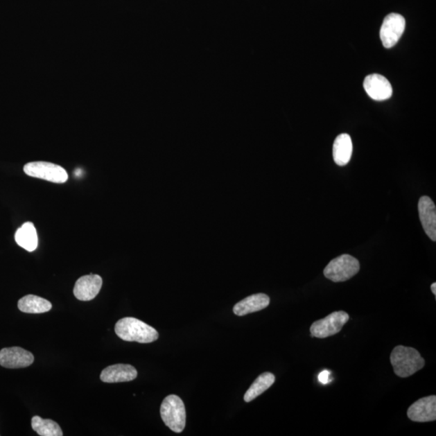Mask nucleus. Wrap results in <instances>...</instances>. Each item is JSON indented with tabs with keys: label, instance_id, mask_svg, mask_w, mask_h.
<instances>
[{
	"label": "nucleus",
	"instance_id": "nucleus-2",
	"mask_svg": "<svg viewBox=\"0 0 436 436\" xmlns=\"http://www.w3.org/2000/svg\"><path fill=\"white\" fill-rule=\"evenodd\" d=\"M390 362L394 374L406 378L412 376L425 366V360L413 347L398 346L390 355Z\"/></svg>",
	"mask_w": 436,
	"mask_h": 436
},
{
	"label": "nucleus",
	"instance_id": "nucleus-8",
	"mask_svg": "<svg viewBox=\"0 0 436 436\" xmlns=\"http://www.w3.org/2000/svg\"><path fill=\"white\" fill-rule=\"evenodd\" d=\"M408 418L414 422H433L436 419V396H426L416 401L408 410Z\"/></svg>",
	"mask_w": 436,
	"mask_h": 436
},
{
	"label": "nucleus",
	"instance_id": "nucleus-15",
	"mask_svg": "<svg viewBox=\"0 0 436 436\" xmlns=\"http://www.w3.org/2000/svg\"><path fill=\"white\" fill-rule=\"evenodd\" d=\"M354 151V145L351 137L347 134H342L337 137L333 145V158L335 163L340 166L349 163Z\"/></svg>",
	"mask_w": 436,
	"mask_h": 436
},
{
	"label": "nucleus",
	"instance_id": "nucleus-6",
	"mask_svg": "<svg viewBox=\"0 0 436 436\" xmlns=\"http://www.w3.org/2000/svg\"><path fill=\"white\" fill-rule=\"evenodd\" d=\"M349 313L345 311H337L331 313L323 320L316 321L311 326L312 337L325 339L338 334L349 321Z\"/></svg>",
	"mask_w": 436,
	"mask_h": 436
},
{
	"label": "nucleus",
	"instance_id": "nucleus-13",
	"mask_svg": "<svg viewBox=\"0 0 436 436\" xmlns=\"http://www.w3.org/2000/svg\"><path fill=\"white\" fill-rule=\"evenodd\" d=\"M138 376V371L134 366L119 364L105 367L101 372V380L105 383H120L134 381Z\"/></svg>",
	"mask_w": 436,
	"mask_h": 436
},
{
	"label": "nucleus",
	"instance_id": "nucleus-4",
	"mask_svg": "<svg viewBox=\"0 0 436 436\" xmlns=\"http://www.w3.org/2000/svg\"><path fill=\"white\" fill-rule=\"evenodd\" d=\"M360 268L358 259L350 254H342L328 263L324 269V275L333 282H345L356 276Z\"/></svg>",
	"mask_w": 436,
	"mask_h": 436
},
{
	"label": "nucleus",
	"instance_id": "nucleus-9",
	"mask_svg": "<svg viewBox=\"0 0 436 436\" xmlns=\"http://www.w3.org/2000/svg\"><path fill=\"white\" fill-rule=\"evenodd\" d=\"M34 356L26 350L19 347H6L0 351V365L7 369H21L30 366Z\"/></svg>",
	"mask_w": 436,
	"mask_h": 436
},
{
	"label": "nucleus",
	"instance_id": "nucleus-11",
	"mask_svg": "<svg viewBox=\"0 0 436 436\" xmlns=\"http://www.w3.org/2000/svg\"><path fill=\"white\" fill-rule=\"evenodd\" d=\"M102 285V278L99 275L90 274L83 276L76 281L73 288V295L82 302L91 301L100 293Z\"/></svg>",
	"mask_w": 436,
	"mask_h": 436
},
{
	"label": "nucleus",
	"instance_id": "nucleus-10",
	"mask_svg": "<svg viewBox=\"0 0 436 436\" xmlns=\"http://www.w3.org/2000/svg\"><path fill=\"white\" fill-rule=\"evenodd\" d=\"M364 88L367 94L375 101H385L393 95V88L386 78L372 73L367 76L364 81Z\"/></svg>",
	"mask_w": 436,
	"mask_h": 436
},
{
	"label": "nucleus",
	"instance_id": "nucleus-14",
	"mask_svg": "<svg viewBox=\"0 0 436 436\" xmlns=\"http://www.w3.org/2000/svg\"><path fill=\"white\" fill-rule=\"evenodd\" d=\"M270 304V297L264 293L254 294L249 296L241 302H239L234 306V315L244 316L258 312L267 308Z\"/></svg>",
	"mask_w": 436,
	"mask_h": 436
},
{
	"label": "nucleus",
	"instance_id": "nucleus-21",
	"mask_svg": "<svg viewBox=\"0 0 436 436\" xmlns=\"http://www.w3.org/2000/svg\"><path fill=\"white\" fill-rule=\"evenodd\" d=\"M430 290H432L433 293L435 296H436V284L433 283L432 286H430Z\"/></svg>",
	"mask_w": 436,
	"mask_h": 436
},
{
	"label": "nucleus",
	"instance_id": "nucleus-17",
	"mask_svg": "<svg viewBox=\"0 0 436 436\" xmlns=\"http://www.w3.org/2000/svg\"><path fill=\"white\" fill-rule=\"evenodd\" d=\"M18 308L23 313H42L50 311L52 308V304L42 297L27 295L19 299Z\"/></svg>",
	"mask_w": 436,
	"mask_h": 436
},
{
	"label": "nucleus",
	"instance_id": "nucleus-3",
	"mask_svg": "<svg viewBox=\"0 0 436 436\" xmlns=\"http://www.w3.org/2000/svg\"><path fill=\"white\" fill-rule=\"evenodd\" d=\"M160 414L166 427L175 433L183 432L186 425V410L180 396L174 394L166 396L161 405Z\"/></svg>",
	"mask_w": 436,
	"mask_h": 436
},
{
	"label": "nucleus",
	"instance_id": "nucleus-12",
	"mask_svg": "<svg viewBox=\"0 0 436 436\" xmlns=\"http://www.w3.org/2000/svg\"><path fill=\"white\" fill-rule=\"evenodd\" d=\"M419 213L425 233L433 242H435L436 209L433 200L427 195L419 199Z\"/></svg>",
	"mask_w": 436,
	"mask_h": 436
},
{
	"label": "nucleus",
	"instance_id": "nucleus-7",
	"mask_svg": "<svg viewBox=\"0 0 436 436\" xmlns=\"http://www.w3.org/2000/svg\"><path fill=\"white\" fill-rule=\"evenodd\" d=\"M406 28V19L399 14L391 13L386 16L382 24L380 37L384 47L392 48L399 41Z\"/></svg>",
	"mask_w": 436,
	"mask_h": 436
},
{
	"label": "nucleus",
	"instance_id": "nucleus-5",
	"mask_svg": "<svg viewBox=\"0 0 436 436\" xmlns=\"http://www.w3.org/2000/svg\"><path fill=\"white\" fill-rule=\"evenodd\" d=\"M24 173L34 178L63 184L68 180L67 171L61 166L48 162H33L24 166Z\"/></svg>",
	"mask_w": 436,
	"mask_h": 436
},
{
	"label": "nucleus",
	"instance_id": "nucleus-20",
	"mask_svg": "<svg viewBox=\"0 0 436 436\" xmlns=\"http://www.w3.org/2000/svg\"><path fill=\"white\" fill-rule=\"evenodd\" d=\"M330 372L327 370L322 371L320 376H318V380L322 384H327L329 382Z\"/></svg>",
	"mask_w": 436,
	"mask_h": 436
},
{
	"label": "nucleus",
	"instance_id": "nucleus-18",
	"mask_svg": "<svg viewBox=\"0 0 436 436\" xmlns=\"http://www.w3.org/2000/svg\"><path fill=\"white\" fill-rule=\"evenodd\" d=\"M275 381L276 377L271 372H264V374L259 375L245 394L244 401L246 403H251L252 401L270 388Z\"/></svg>",
	"mask_w": 436,
	"mask_h": 436
},
{
	"label": "nucleus",
	"instance_id": "nucleus-1",
	"mask_svg": "<svg viewBox=\"0 0 436 436\" xmlns=\"http://www.w3.org/2000/svg\"><path fill=\"white\" fill-rule=\"evenodd\" d=\"M115 332L120 339L127 342L150 344L159 339L155 328L134 317H124L117 322Z\"/></svg>",
	"mask_w": 436,
	"mask_h": 436
},
{
	"label": "nucleus",
	"instance_id": "nucleus-16",
	"mask_svg": "<svg viewBox=\"0 0 436 436\" xmlns=\"http://www.w3.org/2000/svg\"><path fill=\"white\" fill-rule=\"evenodd\" d=\"M15 240L19 247L32 252L37 248L38 238L35 227L32 223H26L17 230Z\"/></svg>",
	"mask_w": 436,
	"mask_h": 436
},
{
	"label": "nucleus",
	"instance_id": "nucleus-19",
	"mask_svg": "<svg viewBox=\"0 0 436 436\" xmlns=\"http://www.w3.org/2000/svg\"><path fill=\"white\" fill-rule=\"evenodd\" d=\"M32 428L41 436H62L60 426L51 419H44L40 416L32 419Z\"/></svg>",
	"mask_w": 436,
	"mask_h": 436
}]
</instances>
